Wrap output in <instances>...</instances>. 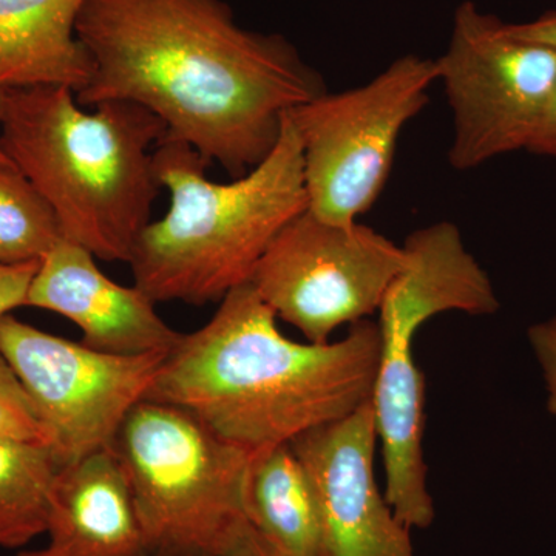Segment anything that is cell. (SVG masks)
I'll list each match as a JSON object with an SVG mask.
<instances>
[{"label": "cell", "instance_id": "obj_1", "mask_svg": "<svg viewBox=\"0 0 556 556\" xmlns=\"http://www.w3.org/2000/svg\"><path fill=\"white\" fill-rule=\"evenodd\" d=\"M76 35L91 61L83 108L137 104L163 139L236 178L268 159L291 110L328 91L294 43L241 27L225 0H87Z\"/></svg>", "mask_w": 556, "mask_h": 556}, {"label": "cell", "instance_id": "obj_2", "mask_svg": "<svg viewBox=\"0 0 556 556\" xmlns=\"http://www.w3.org/2000/svg\"><path fill=\"white\" fill-rule=\"evenodd\" d=\"M251 283L230 291L204 327L181 334L149 401L199 417L219 438L260 453L356 413L371 401L378 321L342 339L295 342Z\"/></svg>", "mask_w": 556, "mask_h": 556}, {"label": "cell", "instance_id": "obj_3", "mask_svg": "<svg viewBox=\"0 0 556 556\" xmlns=\"http://www.w3.org/2000/svg\"><path fill=\"white\" fill-rule=\"evenodd\" d=\"M90 109L65 86L7 89L0 149L53 208L65 240L129 263L163 189L153 152L166 129L131 102Z\"/></svg>", "mask_w": 556, "mask_h": 556}, {"label": "cell", "instance_id": "obj_4", "mask_svg": "<svg viewBox=\"0 0 556 556\" xmlns=\"http://www.w3.org/2000/svg\"><path fill=\"white\" fill-rule=\"evenodd\" d=\"M153 160L169 208L139 233L129 265L135 287L155 303L222 302L308 208L302 144L288 115L268 159L230 182L207 178L208 164L185 142L163 139Z\"/></svg>", "mask_w": 556, "mask_h": 556}, {"label": "cell", "instance_id": "obj_5", "mask_svg": "<svg viewBox=\"0 0 556 556\" xmlns=\"http://www.w3.org/2000/svg\"><path fill=\"white\" fill-rule=\"evenodd\" d=\"M118 455L152 556H223L241 526L257 453L186 409L139 402L121 426Z\"/></svg>", "mask_w": 556, "mask_h": 556}, {"label": "cell", "instance_id": "obj_6", "mask_svg": "<svg viewBox=\"0 0 556 556\" xmlns=\"http://www.w3.org/2000/svg\"><path fill=\"white\" fill-rule=\"evenodd\" d=\"M437 60L405 54L364 86L324 93L288 113L302 144L308 211L358 222L386 189L402 130L428 104Z\"/></svg>", "mask_w": 556, "mask_h": 556}, {"label": "cell", "instance_id": "obj_7", "mask_svg": "<svg viewBox=\"0 0 556 556\" xmlns=\"http://www.w3.org/2000/svg\"><path fill=\"white\" fill-rule=\"evenodd\" d=\"M437 67L452 109L453 169L529 150L556 91L555 49L515 36L507 22L466 0Z\"/></svg>", "mask_w": 556, "mask_h": 556}, {"label": "cell", "instance_id": "obj_8", "mask_svg": "<svg viewBox=\"0 0 556 556\" xmlns=\"http://www.w3.org/2000/svg\"><path fill=\"white\" fill-rule=\"evenodd\" d=\"M407 252L369 226L332 223L306 208L270 241L249 283L277 318L327 343L379 313Z\"/></svg>", "mask_w": 556, "mask_h": 556}, {"label": "cell", "instance_id": "obj_9", "mask_svg": "<svg viewBox=\"0 0 556 556\" xmlns=\"http://www.w3.org/2000/svg\"><path fill=\"white\" fill-rule=\"evenodd\" d=\"M0 353L30 397L60 468L112 447L124 419L148 399L167 356L102 353L11 314L0 317Z\"/></svg>", "mask_w": 556, "mask_h": 556}, {"label": "cell", "instance_id": "obj_10", "mask_svg": "<svg viewBox=\"0 0 556 556\" xmlns=\"http://www.w3.org/2000/svg\"><path fill=\"white\" fill-rule=\"evenodd\" d=\"M378 314L380 356L369 407L382 447L383 493L409 530H424L434 525L437 510L427 485V386L416 364L415 339L441 308L426 289L399 276L388 288Z\"/></svg>", "mask_w": 556, "mask_h": 556}, {"label": "cell", "instance_id": "obj_11", "mask_svg": "<svg viewBox=\"0 0 556 556\" xmlns=\"http://www.w3.org/2000/svg\"><path fill=\"white\" fill-rule=\"evenodd\" d=\"M316 500L321 556H415L412 530L394 514L376 477L369 404L291 442Z\"/></svg>", "mask_w": 556, "mask_h": 556}, {"label": "cell", "instance_id": "obj_12", "mask_svg": "<svg viewBox=\"0 0 556 556\" xmlns=\"http://www.w3.org/2000/svg\"><path fill=\"white\" fill-rule=\"evenodd\" d=\"M156 303L138 287L105 276L86 248L62 239L43 255L25 306L68 318L83 332L84 345L118 354H169L181 332L170 328Z\"/></svg>", "mask_w": 556, "mask_h": 556}, {"label": "cell", "instance_id": "obj_13", "mask_svg": "<svg viewBox=\"0 0 556 556\" xmlns=\"http://www.w3.org/2000/svg\"><path fill=\"white\" fill-rule=\"evenodd\" d=\"M46 535L62 556H152L129 479L112 447L61 467Z\"/></svg>", "mask_w": 556, "mask_h": 556}, {"label": "cell", "instance_id": "obj_14", "mask_svg": "<svg viewBox=\"0 0 556 556\" xmlns=\"http://www.w3.org/2000/svg\"><path fill=\"white\" fill-rule=\"evenodd\" d=\"M87 0H0V89L65 86L78 93L91 76L76 35Z\"/></svg>", "mask_w": 556, "mask_h": 556}, {"label": "cell", "instance_id": "obj_15", "mask_svg": "<svg viewBox=\"0 0 556 556\" xmlns=\"http://www.w3.org/2000/svg\"><path fill=\"white\" fill-rule=\"evenodd\" d=\"M247 519L283 556H321L316 500L291 444L257 453L247 485Z\"/></svg>", "mask_w": 556, "mask_h": 556}, {"label": "cell", "instance_id": "obj_16", "mask_svg": "<svg viewBox=\"0 0 556 556\" xmlns=\"http://www.w3.org/2000/svg\"><path fill=\"white\" fill-rule=\"evenodd\" d=\"M56 460L47 445L0 434V548L46 535Z\"/></svg>", "mask_w": 556, "mask_h": 556}, {"label": "cell", "instance_id": "obj_17", "mask_svg": "<svg viewBox=\"0 0 556 556\" xmlns=\"http://www.w3.org/2000/svg\"><path fill=\"white\" fill-rule=\"evenodd\" d=\"M64 239L60 219L13 164H0V265L40 262Z\"/></svg>", "mask_w": 556, "mask_h": 556}, {"label": "cell", "instance_id": "obj_18", "mask_svg": "<svg viewBox=\"0 0 556 556\" xmlns=\"http://www.w3.org/2000/svg\"><path fill=\"white\" fill-rule=\"evenodd\" d=\"M0 434L47 445V434L16 372L0 353Z\"/></svg>", "mask_w": 556, "mask_h": 556}, {"label": "cell", "instance_id": "obj_19", "mask_svg": "<svg viewBox=\"0 0 556 556\" xmlns=\"http://www.w3.org/2000/svg\"><path fill=\"white\" fill-rule=\"evenodd\" d=\"M527 336L546 382L548 413L556 417V316L532 325Z\"/></svg>", "mask_w": 556, "mask_h": 556}, {"label": "cell", "instance_id": "obj_20", "mask_svg": "<svg viewBox=\"0 0 556 556\" xmlns=\"http://www.w3.org/2000/svg\"><path fill=\"white\" fill-rule=\"evenodd\" d=\"M40 262L0 265V317L25 306L28 289Z\"/></svg>", "mask_w": 556, "mask_h": 556}, {"label": "cell", "instance_id": "obj_21", "mask_svg": "<svg viewBox=\"0 0 556 556\" xmlns=\"http://www.w3.org/2000/svg\"><path fill=\"white\" fill-rule=\"evenodd\" d=\"M508 30L519 38L544 43L556 50V10L547 11L533 21L508 24Z\"/></svg>", "mask_w": 556, "mask_h": 556}, {"label": "cell", "instance_id": "obj_22", "mask_svg": "<svg viewBox=\"0 0 556 556\" xmlns=\"http://www.w3.org/2000/svg\"><path fill=\"white\" fill-rule=\"evenodd\" d=\"M223 556H283L278 554L276 548L270 546L268 541L263 540L262 536L252 529L249 522L241 526L237 535L230 541L228 548H226Z\"/></svg>", "mask_w": 556, "mask_h": 556}, {"label": "cell", "instance_id": "obj_23", "mask_svg": "<svg viewBox=\"0 0 556 556\" xmlns=\"http://www.w3.org/2000/svg\"><path fill=\"white\" fill-rule=\"evenodd\" d=\"M527 152L556 159V91L551 105H548L546 116L541 123L540 130Z\"/></svg>", "mask_w": 556, "mask_h": 556}, {"label": "cell", "instance_id": "obj_24", "mask_svg": "<svg viewBox=\"0 0 556 556\" xmlns=\"http://www.w3.org/2000/svg\"><path fill=\"white\" fill-rule=\"evenodd\" d=\"M17 556H62L60 554H56V552L51 551L50 547L46 548H38V551H24L21 552Z\"/></svg>", "mask_w": 556, "mask_h": 556}, {"label": "cell", "instance_id": "obj_25", "mask_svg": "<svg viewBox=\"0 0 556 556\" xmlns=\"http://www.w3.org/2000/svg\"><path fill=\"white\" fill-rule=\"evenodd\" d=\"M5 91L7 89H0V119H2L3 104H5ZM0 164H13L9 159H7L5 153L2 152V149H0Z\"/></svg>", "mask_w": 556, "mask_h": 556}]
</instances>
